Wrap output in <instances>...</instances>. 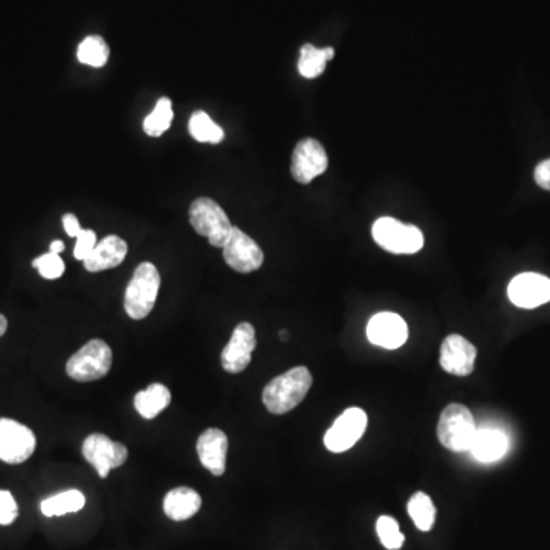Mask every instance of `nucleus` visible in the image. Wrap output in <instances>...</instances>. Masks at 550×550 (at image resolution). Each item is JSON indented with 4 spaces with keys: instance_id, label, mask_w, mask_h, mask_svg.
I'll return each mask as SVG.
<instances>
[{
    "instance_id": "f257e3e1",
    "label": "nucleus",
    "mask_w": 550,
    "mask_h": 550,
    "mask_svg": "<svg viewBox=\"0 0 550 550\" xmlns=\"http://www.w3.org/2000/svg\"><path fill=\"white\" fill-rule=\"evenodd\" d=\"M312 378L308 367H292L283 375L272 379L263 390V404L272 415H286L301 404L311 390Z\"/></svg>"
},
{
    "instance_id": "f03ea898",
    "label": "nucleus",
    "mask_w": 550,
    "mask_h": 550,
    "mask_svg": "<svg viewBox=\"0 0 550 550\" xmlns=\"http://www.w3.org/2000/svg\"><path fill=\"white\" fill-rule=\"evenodd\" d=\"M161 288V275L153 263H141L133 272L124 295V309L132 320H144L155 308Z\"/></svg>"
},
{
    "instance_id": "7ed1b4c3",
    "label": "nucleus",
    "mask_w": 550,
    "mask_h": 550,
    "mask_svg": "<svg viewBox=\"0 0 550 550\" xmlns=\"http://www.w3.org/2000/svg\"><path fill=\"white\" fill-rule=\"evenodd\" d=\"M479 428L470 408L462 404H450L442 411L437 424V439L447 450L465 453L471 450Z\"/></svg>"
},
{
    "instance_id": "20e7f679",
    "label": "nucleus",
    "mask_w": 550,
    "mask_h": 550,
    "mask_svg": "<svg viewBox=\"0 0 550 550\" xmlns=\"http://www.w3.org/2000/svg\"><path fill=\"white\" fill-rule=\"evenodd\" d=\"M373 240L392 254H416L424 248V234L415 225L393 217H381L372 227Z\"/></svg>"
},
{
    "instance_id": "39448f33",
    "label": "nucleus",
    "mask_w": 550,
    "mask_h": 550,
    "mask_svg": "<svg viewBox=\"0 0 550 550\" xmlns=\"http://www.w3.org/2000/svg\"><path fill=\"white\" fill-rule=\"evenodd\" d=\"M188 216H190L191 227L195 228L196 233L207 237L214 248H224L233 230L230 217L227 216L224 208L213 199L199 198L191 204Z\"/></svg>"
},
{
    "instance_id": "423d86ee",
    "label": "nucleus",
    "mask_w": 550,
    "mask_h": 550,
    "mask_svg": "<svg viewBox=\"0 0 550 550\" xmlns=\"http://www.w3.org/2000/svg\"><path fill=\"white\" fill-rule=\"evenodd\" d=\"M112 367V349L103 340H91L75 352L66 364L69 378L77 382L103 379Z\"/></svg>"
},
{
    "instance_id": "0eeeda50",
    "label": "nucleus",
    "mask_w": 550,
    "mask_h": 550,
    "mask_svg": "<svg viewBox=\"0 0 550 550\" xmlns=\"http://www.w3.org/2000/svg\"><path fill=\"white\" fill-rule=\"evenodd\" d=\"M36 434L13 419L0 418V460L10 465L26 462L36 451Z\"/></svg>"
},
{
    "instance_id": "6e6552de",
    "label": "nucleus",
    "mask_w": 550,
    "mask_h": 550,
    "mask_svg": "<svg viewBox=\"0 0 550 550\" xmlns=\"http://www.w3.org/2000/svg\"><path fill=\"white\" fill-rule=\"evenodd\" d=\"M367 424H369V418L366 411L356 407L347 408L327 430L324 436V447L335 454L350 450L363 437Z\"/></svg>"
},
{
    "instance_id": "1a4fd4ad",
    "label": "nucleus",
    "mask_w": 550,
    "mask_h": 550,
    "mask_svg": "<svg viewBox=\"0 0 550 550\" xmlns=\"http://www.w3.org/2000/svg\"><path fill=\"white\" fill-rule=\"evenodd\" d=\"M81 453L94 466L101 479H106L110 471L123 466L129 457L126 445L98 433L86 437Z\"/></svg>"
},
{
    "instance_id": "9d476101",
    "label": "nucleus",
    "mask_w": 550,
    "mask_h": 550,
    "mask_svg": "<svg viewBox=\"0 0 550 550\" xmlns=\"http://www.w3.org/2000/svg\"><path fill=\"white\" fill-rule=\"evenodd\" d=\"M329 165L326 150L314 138L301 140L292 153L291 175L298 184L308 185L317 176L323 175Z\"/></svg>"
},
{
    "instance_id": "9b49d317",
    "label": "nucleus",
    "mask_w": 550,
    "mask_h": 550,
    "mask_svg": "<svg viewBox=\"0 0 550 550\" xmlns=\"http://www.w3.org/2000/svg\"><path fill=\"white\" fill-rule=\"evenodd\" d=\"M222 250H224V259L227 265L240 274L257 271L265 260V254L257 245L256 240L251 239L248 234L243 233L237 227H233L231 230L230 237Z\"/></svg>"
},
{
    "instance_id": "f8f14e48",
    "label": "nucleus",
    "mask_w": 550,
    "mask_h": 550,
    "mask_svg": "<svg viewBox=\"0 0 550 550\" xmlns=\"http://www.w3.org/2000/svg\"><path fill=\"white\" fill-rule=\"evenodd\" d=\"M256 347V329L253 324L240 323L234 329L230 341L220 355L225 372L231 373V375L243 372L246 367L250 366Z\"/></svg>"
},
{
    "instance_id": "ddd939ff",
    "label": "nucleus",
    "mask_w": 550,
    "mask_h": 550,
    "mask_svg": "<svg viewBox=\"0 0 550 550\" xmlns=\"http://www.w3.org/2000/svg\"><path fill=\"white\" fill-rule=\"evenodd\" d=\"M509 300L518 308L535 309L550 301V279L537 272L517 275L508 286Z\"/></svg>"
},
{
    "instance_id": "4468645a",
    "label": "nucleus",
    "mask_w": 550,
    "mask_h": 550,
    "mask_svg": "<svg viewBox=\"0 0 550 550\" xmlns=\"http://www.w3.org/2000/svg\"><path fill=\"white\" fill-rule=\"evenodd\" d=\"M477 349L462 335H450L440 347V367L454 376H468L476 367Z\"/></svg>"
},
{
    "instance_id": "2eb2a0df",
    "label": "nucleus",
    "mask_w": 550,
    "mask_h": 550,
    "mask_svg": "<svg viewBox=\"0 0 550 550\" xmlns=\"http://www.w3.org/2000/svg\"><path fill=\"white\" fill-rule=\"evenodd\" d=\"M367 338L375 346L395 350L404 346L408 338V326L401 315L381 312L373 315L367 324Z\"/></svg>"
},
{
    "instance_id": "dca6fc26",
    "label": "nucleus",
    "mask_w": 550,
    "mask_h": 550,
    "mask_svg": "<svg viewBox=\"0 0 550 550\" xmlns=\"http://www.w3.org/2000/svg\"><path fill=\"white\" fill-rule=\"evenodd\" d=\"M198 456L205 470L213 476H224L227 471L228 437L219 428H207L199 436Z\"/></svg>"
},
{
    "instance_id": "f3484780",
    "label": "nucleus",
    "mask_w": 550,
    "mask_h": 550,
    "mask_svg": "<svg viewBox=\"0 0 550 550\" xmlns=\"http://www.w3.org/2000/svg\"><path fill=\"white\" fill-rule=\"evenodd\" d=\"M127 251H129V246H127L126 240L114 236V234L104 237L97 243L91 256L83 262L85 269L89 272H101L117 268L126 259Z\"/></svg>"
},
{
    "instance_id": "a211bd4d",
    "label": "nucleus",
    "mask_w": 550,
    "mask_h": 550,
    "mask_svg": "<svg viewBox=\"0 0 550 550\" xmlns=\"http://www.w3.org/2000/svg\"><path fill=\"white\" fill-rule=\"evenodd\" d=\"M202 506L201 495L195 489L179 486L167 492L164 499V512L170 520L185 521L195 517Z\"/></svg>"
},
{
    "instance_id": "6ab92c4d",
    "label": "nucleus",
    "mask_w": 550,
    "mask_h": 550,
    "mask_svg": "<svg viewBox=\"0 0 550 550\" xmlns=\"http://www.w3.org/2000/svg\"><path fill=\"white\" fill-rule=\"evenodd\" d=\"M470 451L474 459L479 460V462H497L508 451V437L500 430L482 428V430H477Z\"/></svg>"
},
{
    "instance_id": "aec40b11",
    "label": "nucleus",
    "mask_w": 550,
    "mask_h": 550,
    "mask_svg": "<svg viewBox=\"0 0 550 550\" xmlns=\"http://www.w3.org/2000/svg\"><path fill=\"white\" fill-rule=\"evenodd\" d=\"M170 402H172V393L170 390L165 387L164 384H150L146 390H141L138 395L135 396V405L136 411L143 416L144 419L150 421V419H155L159 413L169 407Z\"/></svg>"
},
{
    "instance_id": "412c9836",
    "label": "nucleus",
    "mask_w": 550,
    "mask_h": 550,
    "mask_svg": "<svg viewBox=\"0 0 550 550\" xmlns=\"http://www.w3.org/2000/svg\"><path fill=\"white\" fill-rule=\"evenodd\" d=\"M86 497L78 489L60 492L52 495L49 499L43 500L42 512L46 517H60V515L72 514L85 508Z\"/></svg>"
},
{
    "instance_id": "4be33fe9",
    "label": "nucleus",
    "mask_w": 550,
    "mask_h": 550,
    "mask_svg": "<svg viewBox=\"0 0 550 550\" xmlns=\"http://www.w3.org/2000/svg\"><path fill=\"white\" fill-rule=\"evenodd\" d=\"M334 48L318 49L312 45L301 46L300 60H298V72L301 77L312 78L320 77L326 69L327 62L334 59Z\"/></svg>"
},
{
    "instance_id": "5701e85b",
    "label": "nucleus",
    "mask_w": 550,
    "mask_h": 550,
    "mask_svg": "<svg viewBox=\"0 0 550 550\" xmlns=\"http://www.w3.org/2000/svg\"><path fill=\"white\" fill-rule=\"evenodd\" d=\"M188 132L198 143L219 144L225 138L224 129L217 126L204 110H198L191 115L188 121Z\"/></svg>"
},
{
    "instance_id": "b1692460",
    "label": "nucleus",
    "mask_w": 550,
    "mask_h": 550,
    "mask_svg": "<svg viewBox=\"0 0 550 550\" xmlns=\"http://www.w3.org/2000/svg\"><path fill=\"white\" fill-rule=\"evenodd\" d=\"M408 514L415 523L416 528L422 532H428L433 529L436 521V508L430 495L425 492H416L408 502Z\"/></svg>"
},
{
    "instance_id": "393cba45",
    "label": "nucleus",
    "mask_w": 550,
    "mask_h": 550,
    "mask_svg": "<svg viewBox=\"0 0 550 550\" xmlns=\"http://www.w3.org/2000/svg\"><path fill=\"white\" fill-rule=\"evenodd\" d=\"M109 55V46L100 36L86 37L77 49V57L80 63L92 66V68H103L109 60Z\"/></svg>"
},
{
    "instance_id": "a878e982",
    "label": "nucleus",
    "mask_w": 550,
    "mask_h": 550,
    "mask_svg": "<svg viewBox=\"0 0 550 550\" xmlns=\"http://www.w3.org/2000/svg\"><path fill=\"white\" fill-rule=\"evenodd\" d=\"M173 121V104L170 98L164 97L156 103L152 114L146 117L143 127L144 132L153 138L164 135L172 126Z\"/></svg>"
},
{
    "instance_id": "bb28decb",
    "label": "nucleus",
    "mask_w": 550,
    "mask_h": 550,
    "mask_svg": "<svg viewBox=\"0 0 550 550\" xmlns=\"http://www.w3.org/2000/svg\"><path fill=\"white\" fill-rule=\"evenodd\" d=\"M376 532H378L379 540L382 546L389 550H399L404 546L405 537L399 531L398 521L389 515H382L376 521Z\"/></svg>"
},
{
    "instance_id": "cd10ccee",
    "label": "nucleus",
    "mask_w": 550,
    "mask_h": 550,
    "mask_svg": "<svg viewBox=\"0 0 550 550\" xmlns=\"http://www.w3.org/2000/svg\"><path fill=\"white\" fill-rule=\"evenodd\" d=\"M34 268H37L43 279L55 280L62 277L65 272V262L60 254L48 253L33 260Z\"/></svg>"
},
{
    "instance_id": "c85d7f7f",
    "label": "nucleus",
    "mask_w": 550,
    "mask_h": 550,
    "mask_svg": "<svg viewBox=\"0 0 550 550\" xmlns=\"http://www.w3.org/2000/svg\"><path fill=\"white\" fill-rule=\"evenodd\" d=\"M97 243V234H95V231L81 230V233L77 236V243H75V259L85 262L91 256Z\"/></svg>"
},
{
    "instance_id": "c756f323",
    "label": "nucleus",
    "mask_w": 550,
    "mask_h": 550,
    "mask_svg": "<svg viewBox=\"0 0 550 550\" xmlns=\"http://www.w3.org/2000/svg\"><path fill=\"white\" fill-rule=\"evenodd\" d=\"M17 515H19V508L13 494L10 491H0V525H11Z\"/></svg>"
},
{
    "instance_id": "7c9ffc66",
    "label": "nucleus",
    "mask_w": 550,
    "mask_h": 550,
    "mask_svg": "<svg viewBox=\"0 0 550 550\" xmlns=\"http://www.w3.org/2000/svg\"><path fill=\"white\" fill-rule=\"evenodd\" d=\"M535 182H537L538 187L550 191V158L537 165Z\"/></svg>"
},
{
    "instance_id": "2f4dec72",
    "label": "nucleus",
    "mask_w": 550,
    "mask_h": 550,
    "mask_svg": "<svg viewBox=\"0 0 550 550\" xmlns=\"http://www.w3.org/2000/svg\"><path fill=\"white\" fill-rule=\"evenodd\" d=\"M63 227H65L66 234L69 237L77 239L78 234L81 233L80 222H78L75 214L68 213L63 216Z\"/></svg>"
},
{
    "instance_id": "473e14b6",
    "label": "nucleus",
    "mask_w": 550,
    "mask_h": 550,
    "mask_svg": "<svg viewBox=\"0 0 550 550\" xmlns=\"http://www.w3.org/2000/svg\"><path fill=\"white\" fill-rule=\"evenodd\" d=\"M49 253L54 254H60L65 251V243L62 242V240H54V242L51 243V246H49Z\"/></svg>"
},
{
    "instance_id": "72a5a7b5",
    "label": "nucleus",
    "mask_w": 550,
    "mask_h": 550,
    "mask_svg": "<svg viewBox=\"0 0 550 550\" xmlns=\"http://www.w3.org/2000/svg\"><path fill=\"white\" fill-rule=\"evenodd\" d=\"M8 329V320L4 317V315L0 314V337L2 335H5V332H7Z\"/></svg>"
},
{
    "instance_id": "f704fd0d",
    "label": "nucleus",
    "mask_w": 550,
    "mask_h": 550,
    "mask_svg": "<svg viewBox=\"0 0 550 550\" xmlns=\"http://www.w3.org/2000/svg\"><path fill=\"white\" fill-rule=\"evenodd\" d=\"M280 338H282L283 341L288 340L289 338L288 332H286V330H282V332H280Z\"/></svg>"
}]
</instances>
